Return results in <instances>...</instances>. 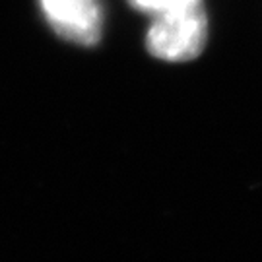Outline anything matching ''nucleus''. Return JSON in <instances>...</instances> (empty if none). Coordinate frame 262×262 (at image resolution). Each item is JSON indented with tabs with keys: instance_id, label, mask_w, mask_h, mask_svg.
<instances>
[{
	"instance_id": "1",
	"label": "nucleus",
	"mask_w": 262,
	"mask_h": 262,
	"mask_svg": "<svg viewBox=\"0 0 262 262\" xmlns=\"http://www.w3.org/2000/svg\"><path fill=\"white\" fill-rule=\"evenodd\" d=\"M208 39L206 10L181 18L151 19L146 33V47L150 55L167 62H185L196 58Z\"/></svg>"
},
{
	"instance_id": "3",
	"label": "nucleus",
	"mask_w": 262,
	"mask_h": 262,
	"mask_svg": "<svg viewBox=\"0 0 262 262\" xmlns=\"http://www.w3.org/2000/svg\"><path fill=\"white\" fill-rule=\"evenodd\" d=\"M128 4L151 19L181 18L204 10V0H128Z\"/></svg>"
},
{
	"instance_id": "2",
	"label": "nucleus",
	"mask_w": 262,
	"mask_h": 262,
	"mask_svg": "<svg viewBox=\"0 0 262 262\" xmlns=\"http://www.w3.org/2000/svg\"><path fill=\"white\" fill-rule=\"evenodd\" d=\"M39 4L56 35L82 47L99 43L103 18L97 0H39Z\"/></svg>"
}]
</instances>
